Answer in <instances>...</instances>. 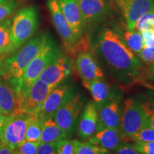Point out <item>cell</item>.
<instances>
[{
    "label": "cell",
    "mask_w": 154,
    "mask_h": 154,
    "mask_svg": "<svg viewBox=\"0 0 154 154\" xmlns=\"http://www.w3.org/2000/svg\"><path fill=\"white\" fill-rule=\"evenodd\" d=\"M93 45L98 54L117 73L131 78L140 74V61L114 29L101 27L94 36Z\"/></svg>",
    "instance_id": "obj_1"
},
{
    "label": "cell",
    "mask_w": 154,
    "mask_h": 154,
    "mask_svg": "<svg viewBox=\"0 0 154 154\" xmlns=\"http://www.w3.org/2000/svg\"><path fill=\"white\" fill-rule=\"evenodd\" d=\"M41 33L29 38L14 53L0 61V76L18 89L26 67L37 54L47 36Z\"/></svg>",
    "instance_id": "obj_2"
},
{
    "label": "cell",
    "mask_w": 154,
    "mask_h": 154,
    "mask_svg": "<svg viewBox=\"0 0 154 154\" xmlns=\"http://www.w3.org/2000/svg\"><path fill=\"white\" fill-rule=\"evenodd\" d=\"M59 53L60 51L54 40L49 34H47L42 48L26 67L19 88L17 90L22 91L29 87Z\"/></svg>",
    "instance_id": "obj_3"
},
{
    "label": "cell",
    "mask_w": 154,
    "mask_h": 154,
    "mask_svg": "<svg viewBox=\"0 0 154 154\" xmlns=\"http://www.w3.org/2000/svg\"><path fill=\"white\" fill-rule=\"evenodd\" d=\"M38 26V12L32 6L23 7L13 17L11 33L15 51L35 33Z\"/></svg>",
    "instance_id": "obj_4"
},
{
    "label": "cell",
    "mask_w": 154,
    "mask_h": 154,
    "mask_svg": "<svg viewBox=\"0 0 154 154\" xmlns=\"http://www.w3.org/2000/svg\"><path fill=\"white\" fill-rule=\"evenodd\" d=\"M146 125V115L140 103L130 98L126 99L124 102L119 125L122 139L131 140L132 136Z\"/></svg>",
    "instance_id": "obj_5"
},
{
    "label": "cell",
    "mask_w": 154,
    "mask_h": 154,
    "mask_svg": "<svg viewBox=\"0 0 154 154\" xmlns=\"http://www.w3.org/2000/svg\"><path fill=\"white\" fill-rule=\"evenodd\" d=\"M53 88L37 79L26 89L22 91L17 90L19 112L36 116L44 101Z\"/></svg>",
    "instance_id": "obj_6"
},
{
    "label": "cell",
    "mask_w": 154,
    "mask_h": 154,
    "mask_svg": "<svg viewBox=\"0 0 154 154\" xmlns=\"http://www.w3.org/2000/svg\"><path fill=\"white\" fill-rule=\"evenodd\" d=\"M34 116L19 113L9 116L0 134V140L12 149H16L25 141L26 128Z\"/></svg>",
    "instance_id": "obj_7"
},
{
    "label": "cell",
    "mask_w": 154,
    "mask_h": 154,
    "mask_svg": "<svg viewBox=\"0 0 154 154\" xmlns=\"http://www.w3.org/2000/svg\"><path fill=\"white\" fill-rule=\"evenodd\" d=\"M82 107L83 101L81 96L71 94L54 116V120L67 138L74 134Z\"/></svg>",
    "instance_id": "obj_8"
},
{
    "label": "cell",
    "mask_w": 154,
    "mask_h": 154,
    "mask_svg": "<svg viewBox=\"0 0 154 154\" xmlns=\"http://www.w3.org/2000/svg\"><path fill=\"white\" fill-rule=\"evenodd\" d=\"M47 7L56 30L60 36L66 49L74 53L79 41L75 36L70 25L63 16L57 0H48Z\"/></svg>",
    "instance_id": "obj_9"
},
{
    "label": "cell",
    "mask_w": 154,
    "mask_h": 154,
    "mask_svg": "<svg viewBox=\"0 0 154 154\" xmlns=\"http://www.w3.org/2000/svg\"><path fill=\"white\" fill-rule=\"evenodd\" d=\"M84 28L92 26L104 20L110 14V0H77Z\"/></svg>",
    "instance_id": "obj_10"
},
{
    "label": "cell",
    "mask_w": 154,
    "mask_h": 154,
    "mask_svg": "<svg viewBox=\"0 0 154 154\" xmlns=\"http://www.w3.org/2000/svg\"><path fill=\"white\" fill-rule=\"evenodd\" d=\"M96 106L98 121L96 132L106 128H119L121 109L118 98L111 94L107 100Z\"/></svg>",
    "instance_id": "obj_11"
},
{
    "label": "cell",
    "mask_w": 154,
    "mask_h": 154,
    "mask_svg": "<svg viewBox=\"0 0 154 154\" xmlns=\"http://www.w3.org/2000/svg\"><path fill=\"white\" fill-rule=\"evenodd\" d=\"M126 20L128 29L134 30L137 21L154 11V0H115Z\"/></svg>",
    "instance_id": "obj_12"
},
{
    "label": "cell",
    "mask_w": 154,
    "mask_h": 154,
    "mask_svg": "<svg viewBox=\"0 0 154 154\" xmlns=\"http://www.w3.org/2000/svg\"><path fill=\"white\" fill-rule=\"evenodd\" d=\"M71 73L72 64L70 61L66 56L60 52L42 72L38 79L52 88H55L66 79Z\"/></svg>",
    "instance_id": "obj_13"
},
{
    "label": "cell",
    "mask_w": 154,
    "mask_h": 154,
    "mask_svg": "<svg viewBox=\"0 0 154 154\" xmlns=\"http://www.w3.org/2000/svg\"><path fill=\"white\" fill-rule=\"evenodd\" d=\"M76 69L82 80V84L103 78L104 74L91 53L88 51H81L77 55Z\"/></svg>",
    "instance_id": "obj_14"
},
{
    "label": "cell",
    "mask_w": 154,
    "mask_h": 154,
    "mask_svg": "<svg viewBox=\"0 0 154 154\" xmlns=\"http://www.w3.org/2000/svg\"><path fill=\"white\" fill-rule=\"evenodd\" d=\"M71 94L67 86H57L54 88L44 101L36 116L43 121L54 118L59 108Z\"/></svg>",
    "instance_id": "obj_15"
},
{
    "label": "cell",
    "mask_w": 154,
    "mask_h": 154,
    "mask_svg": "<svg viewBox=\"0 0 154 154\" xmlns=\"http://www.w3.org/2000/svg\"><path fill=\"white\" fill-rule=\"evenodd\" d=\"M63 16L78 41L83 37L85 28L77 0H57Z\"/></svg>",
    "instance_id": "obj_16"
},
{
    "label": "cell",
    "mask_w": 154,
    "mask_h": 154,
    "mask_svg": "<svg viewBox=\"0 0 154 154\" xmlns=\"http://www.w3.org/2000/svg\"><path fill=\"white\" fill-rule=\"evenodd\" d=\"M0 113L7 116L19 113L16 88L2 78L0 79Z\"/></svg>",
    "instance_id": "obj_17"
},
{
    "label": "cell",
    "mask_w": 154,
    "mask_h": 154,
    "mask_svg": "<svg viewBox=\"0 0 154 154\" xmlns=\"http://www.w3.org/2000/svg\"><path fill=\"white\" fill-rule=\"evenodd\" d=\"M97 106L93 101L88 102L83 111L79 123L78 135L82 139H88L95 134L97 128Z\"/></svg>",
    "instance_id": "obj_18"
},
{
    "label": "cell",
    "mask_w": 154,
    "mask_h": 154,
    "mask_svg": "<svg viewBox=\"0 0 154 154\" xmlns=\"http://www.w3.org/2000/svg\"><path fill=\"white\" fill-rule=\"evenodd\" d=\"M88 140L90 143L108 151H117L123 139L119 128H106L96 131Z\"/></svg>",
    "instance_id": "obj_19"
},
{
    "label": "cell",
    "mask_w": 154,
    "mask_h": 154,
    "mask_svg": "<svg viewBox=\"0 0 154 154\" xmlns=\"http://www.w3.org/2000/svg\"><path fill=\"white\" fill-rule=\"evenodd\" d=\"M11 19L9 17L0 22V61L15 51L11 38Z\"/></svg>",
    "instance_id": "obj_20"
},
{
    "label": "cell",
    "mask_w": 154,
    "mask_h": 154,
    "mask_svg": "<svg viewBox=\"0 0 154 154\" xmlns=\"http://www.w3.org/2000/svg\"><path fill=\"white\" fill-rule=\"evenodd\" d=\"M66 135L59 128L54 118L44 121L40 143H51L66 139Z\"/></svg>",
    "instance_id": "obj_21"
},
{
    "label": "cell",
    "mask_w": 154,
    "mask_h": 154,
    "mask_svg": "<svg viewBox=\"0 0 154 154\" xmlns=\"http://www.w3.org/2000/svg\"><path fill=\"white\" fill-rule=\"evenodd\" d=\"M83 85L90 91L96 104L103 103L112 94L110 86L108 83L102 80V79L86 83Z\"/></svg>",
    "instance_id": "obj_22"
},
{
    "label": "cell",
    "mask_w": 154,
    "mask_h": 154,
    "mask_svg": "<svg viewBox=\"0 0 154 154\" xmlns=\"http://www.w3.org/2000/svg\"><path fill=\"white\" fill-rule=\"evenodd\" d=\"M121 37L128 49L135 54L138 55L143 48V37L138 31L128 29L124 32Z\"/></svg>",
    "instance_id": "obj_23"
},
{
    "label": "cell",
    "mask_w": 154,
    "mask_h": 154,
    "mask_svg": "<svg viewBox=\"0 0 154 154\" xmlns=\"http://www.w3.org/2000/svg\"><path fill=\"white\" fill-rule=\"evenodd\" d=\"M75 154H111L109 151L99 147L90 142H82L73 140Z\"/></svg>",
    "instance_id": "obj_24"
},
{
    "label": "cell",
    "mask_w": 154,
    "mask_h": 154,
    "mask_svg": "<svg viewBox=\"0 0 154 154\" xmlns=\"http://www.w3.org/2000/svg\"><path fill=\"white\" fill-rule=\"evenodd\" d=\"M44 121L37 116H34L26 128L25 134V140L26 141H39Z\"/></svg>",
    "instance_id": "obj_25"
},
{
    "label": "cell",
    "mask_w": 154,
    "mask_h": 154,
    "mask_svg": "<svg viewBox=\"0 0 154 154\" xmlns=\"http://www.w3.org/2000/svg\"><path fill=\"white\" fill-rule=\"evenodd\" d=\"M135 29L141 32L146 29H154V11L140 17L136 24Z\"/></svg>",
    "instance_id": "obj_26"
},
{
    "label": "cell",
    "mask_w": 154,
    "mask_h": 154,
    "mask_svg": "<svg viewBox=\"0 0 154 154\" xmlns=\"http://www.w3.org/2000/svg\"><path fill=\"white\" fill-rule=\"evenodd\" d=\"M131 140L144 142L154 141V129L148 125H146L132 136Z\"/></svg>",
    "instance_id": "obj_27"
},
{
    "label": "cell",
    "mask_w": 154,
    "mask_h": 154,
    "mask_svg": "<svg viewBox=\"0 0 154 154\" xmlns=\"http://www.w3.org/2000/svg\"><path fill=\"white\" fill-rule=\"evenodd\" d=\"M17 8V2L15 0H9L6 2L0 4V22L9 18Z\"/></svg>",
    "instance_id": "obj_28"
},
{
    "label": "cell",
    "mask_w": 154,
    "mask_h": 154,
    "mask_svg": "<svg viewBox=\"0 0 154 154\" xmlns=\"http://www.w3.org/2000/svg\"><path fill=\"white\" fill-rule=\"evenodd\" d=\"M39 141H25L14 150V154H36Z\"/></svg>",
    "instance_id": "obj_29"
},
{
    "label": "cell",
    "mask_w": 154,
    "mask_h": 154,
    "mask_svg": "<svg viewBox=\"0 0 154 154\" xmlns=\"http://www.w3.org/2000/svg\"><path fill=\"white\" fill-rule=\"evenodd\" d=\"M140 105L146 115L147 125L154 129V101H146Z\"/></svg>",
    "instance_id": "obj_30"
},
{
    "label": "cell",
    "mask_w": 154,
    "mask_h": 154,
    "mask_svg": "<svg viewBox=\"0 0 154 154\" xmlns=\"http://www.w3.org/2000/svg\"><path fill=\"white\" fill-rule=\"evenodd\" d=\"M133 146L140 154H154V141H134Z\"/></svg>",
    "instance_id": "obj_31"
},
{
    "label": "cell",
    "mask_w": 154,
    "mask_h": 154,
    "mask_svg": "<svg viewBox=\"0 0 154 154\" xmlns=\"http://www.w3.org/2000/svg\"><path fill=\"white\" fill-rule=\"evenodd\" d=\"M57 154H75L73 140L63 139L59 141Z\"/></svg>",
    "instance_id": "obj_32"
},
{
    "label": "cell",
    "mask_w": 154,
    "mask_h": 154,
    "mask_svg": "<svg viewBox=\"0 0 154 154\" xmlns=\"http://www.w3.org/2000/svg\"><path fill=\"white\" fill-rule=\"evenodd\" d=\"M58 143L59 141L51 143H40L36 154H57Z\"/></svg>",
    "instance_id": "obj_33"
},
{
    "label": "cell",
    "mask_w": 154,
    "mask_h": 154,
    "mask_svg": "<svg viewBox=\"0 0 154 154\" xmlns=\"http://www.w3.org/2000/svg\"><path fill=\"white\" fill-rule=\"evenodd\" d=\"M138 55L140 60L147 65L154 63V48L143 47Z\"/></svg>",
    "instance_id": "obj_34"
},
{
    "label": "cell",
    "mask_w": 154,
    "mask_h": 154,
    "mask_svg": "<svg viewBox=\"0 0 154 154\" xmlns=\"http://www.w3.org/2000/svg\"><path fill=\"white\" fill-rule=\"evenodd\" d=\"M143 37V47L154 48V29H146L140 32Z\"/></svg>",
    "instance_id": "obj_35"
},
{
    "label": "cell",
    "mask_w": 154,
    "mask_h": 154,
    "mask_svg": "<svg viewBox=\"0 0 154 154\" xmlns=\"http://www.w3.org/2000/svg\"><path fill=\"white\" fill-rule=\"evenodd\" d=\"M116 151V154H140L134 149L133 145L128 143H121Z\"/></svg>",
    "instance_id": "obj_36"
},
{
    "label": "cell",
    "mask_w": 154,
    "mask_h": 154,
    "mask_svg": "<svg viewBox=\"0 0 154 154\" xmlns=\"http://www.w3.org/2000/svg\"><path fill=\"white\" fill-rule=\"evenodd\" d=\"M143 76H145L148 79L154 83V63L148 65V66L142 72Z\"/></svg>",
    "instance_id": "obj_37"
},
{
    "label": "cell",
    "mask_w": 154,
    "mask_h": 154,
    "mask_svg": "<svg viewBox=\"0 0 154 154\" xmlns=\"http://www.w3.org/2000/svg\"><path fill=\"white\" fill-rule=\"evenodd\" d=\"M0 154H14V149L0 140Z\"/></svg>",
    "instance_id": "obj_38"
},
{
    "label": "cell",
    "mask_w": 154,
    "mask_h": 154,
    "mask_svg": "<svg viewBox=\"0 0 154 154\" xmlns=\"http://www.w3.org/2000/svg\"><path fill=\"white\" fill-rule=\"evenodd\" d=\"M8 117L9 116H7L4 115L2 113H0V134H1L2 131L3 127L5 126L6 121H7Z\"/></svg>",
    "instance_id": "obj_39"
},
{
    "label": "cell",
    "mask_w": 154,
    "mask_h": 154,
    "mask_svg": "<svg viewBox=\"0 0 154 154\" xmlns=\"http://www.w3.org/2000/svg\"><path fill=\"white\" fill-rule=\"evenodd\" d=\"M7 1H9V0H0V4L6 2H7Z\"/></svg>",
    "instance_id": "obj_40"
}]
</instances>
